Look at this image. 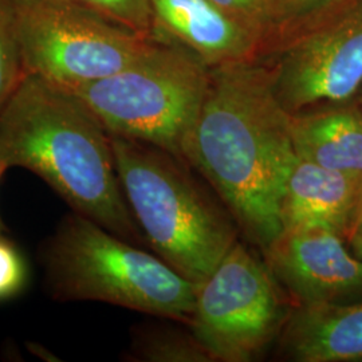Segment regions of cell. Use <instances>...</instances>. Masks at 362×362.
I'll list each match as a JSON object with an SVG mask.
<instances>
[{"instance_id":"cell-1","label":"cell","mask_w":362,"mask_h":362,"mask_svg":"<svg viewBox=\"0 0 362 362\" xmlns=\"http://www.w3.org/2000/svg\"><path fill=\"white\" fill-rule=\"evenodd\" d=\"M297 158L290 113L275 94L269 66L255 59L209 69L184 160L207 179L262 252L282 233L281 200Z\"/></svg>"},{"instance_id":"cell-2","label":"cell","mask_w":362,"mask_h":362,"mask_svg":"<svg viewBox=\"0 0 362 362\" xmlns=\"http://www.w3.org/2000/svg\"><path fill=\"white\" fill-rule=\"evenodd\" d=\"M0 163L35 173L73 212L146 245L119 182L110 133L73 91L25 73L0 110Z\"/></svg>"},{"instance_id":"cell-3","label":"cell","mask_w":362,"mask_h":362,"mask_svg":"<svg viewBox=\"0 0 362 362\" xmlns=\"http://www.w3.org/2000/svg\"><path fill=\"white\" fill-rule=\"evenodd\" d=\"M110 140L122 191L146 245L202 285L238 242L233 216L167 151L116 134Z\"/></svg>"},{"instance_id":"cell-4","label":"cell","mask_w":362,"mask_h":362,"mask_svg":"<svg viewBox=\"0 0 362 362\" xmlns=\"http://www.w3.org/2000/svg\"><path fill=\"white\" fill-rule=\"evenodd\" d=\"M45 281L59 302L95 300L191 324L199 286L140 246L77 212L66 215L42 251Z\"/></svg>"},{"instance_id":"cell-5","label":"cell","mask_w":362,"mask_h":362,"mask_svg":"<svg viewBox=\"0 0 362 362\" xmlns=\"http://www.w3.org/2000/svg\"><path fill=\"white\" fill-rule=\"evenodd\" d=\"M157 35L153 47L133 65L69 90L110 134L155 145L185 163V148L207 94L209 67L175 40Z\"/></svg>"},{"instance_id":"cell-6","label":"cell","mask_w":362,"mask_h":362,"mask_svg":"<svg viewBox=\"0 0 362 362\" xmlns=\"http://www.w3.org/2000/svg\"><path fill=\"white\" fill-rule=\"evenodd\" d=\"M13 3L25 73L66 89L122 71L158 38L73 0Z\"/></svg>"},{"instance_id":"cell-7","label":"cell","mask_w":362,"mask_h":362,"mask_svg":"<svg viewBox=\"0 0 362 362\" xmlns=\"http://www.w3.org/2000/svg\"><path fill=\"white\" fill-rule=\"evenodd\" d=\"M293 306L264 259L236 242L199 286L189 329L215 362L255 361Z\"/></svg>"},{"instance_id":"cell-8","label":"cell","mask_w":362,"mask_h":362,"mask_svg":"<svg viewBox=\"0 0 362 362\" xmlns=\"http://www.w3.org/2000/svg\"><path fill=\"white\" fill-rule=\"evenodd\" d=\"M272 47L274 90L290 115L350 101L362 88V0H338L286 28Z\"/></svg>"},{"instance_id":"cell-9","label":"cell","mask_w":362,"mask_h":362,"mask_svg":"<svg viewBox=\"0 0 362 362\" xmlns=\"http://www.w3.org/2000/svg\"><path fill=\"white\" fill-rule=\"evenodd\" d=\"M341 235L321 227L284 230L263 252L294 305L342 302L362 296V260Z\"/></svg>"},{"instance_id":"cell-10","label":"cell","mask_w":362,"mask_h":362,"mask_svg":"<svg viewBox=\"0 0 362 362\" xmlns=\"http://www.w3.org/2000/svg\"><path fill=\"white\" fill-rule=\"evenodd\" d=\"M158 34L194 52L206 65L255 61L263 40L212 0H151Z\"/></svg>"},{"instance_id":"cell-11","label":"cell","mask_w":362,"mask_h":362,"mask_svg":"<svg viewBox=\"0 0 362 362\" xmlns=\"http://www.w3.org/2000/svg\"><path fill=\"white\" fill-rule=\"evenodd\" d=\"M275 344L286 361H362V302L294 305Z\"/></svg>"},{"instance_id":"cell-12","label":"cell","mask_w":362,"mask_h":362,"mask_svg":"<svg viewBox=\"0 0 362 362\" xmlns=\"http://www.w3.org/2000/svg\"><path fill=\"white\" fill-rule=\"evenodd\" d=\"M361 184L362 177L297 158L281 200L282 231L321 227L348 242Z\"/></svg>"},{"instance_id":"cell-13","label":"cell","mask_w":362,"mask_h":362,"mask_svg":"<svg viewBox=\"0 0 362 362\" xmlns=\"http://www.w3.org/2000/svg\"><path fill=\"white\" fill-rule=\"evenodd\" d=\"M298 158L362 177V109L357 103L321 105L290 115Z\"/></svg>"},{"instance_id":"cell-14","label":"cell","mask_w":362,"mask_h":362,"mask_svg":"<svg viewBox=\"0 0 362 362\" xmlns=\"http://www.w3.org/2000/svg\"><path fill=\"white\" fill-rule=\"evenodd\" d=\"M129 361L215 362L194 332L170 325H146L132 337Z\"/></svg>"},{"instance_id":"cell-15","label":"cell","mask_w":362,"mask_h":362,"mask_svg":"<svg viewBox=\"0 0 362 362\" xmlns=\"http://www.w3.org/2000/svg\"><path fill=\"white\" fill-rule=\"evenodd\" d=\"M25 76L13 0H0V110Z\"/></svg>"},{"instance_id":"cell-16","label":"cell","mask_w":362,"mask_h":362,"mask_svg":"<svg viewBox=\"0 0 362 362\" xmlns=\"http://www.w3.org/2000/svg\"><path fill=\"white\" fill-rule=\"evenodd\" d=\"M263 40L267 52L282 22L284 0H212Z\"/></svg>"},{"instance_id":"cell-17","label":"cell","mask_w":362,"mask_h":362,"mask_svg":"<svg viewBox=\"0 0 362 362\" xmlns=\"http://www.w3.org/2000/svg\"><path fill=\"white\" fill-rule=\"evenodd\" d=\"M104 13L125 26L145 34H156L155 13L151 0H73Z\"/></svg>"},{"instance_id":"cell-18","label":"cell","mask_w":362,"mask_h":362,"mask_svg":"<svg viewBox=\"0 0 362 362\" xmlns=\"http://www.w3.org/2000/svg\"><path fill=\"white\" fill-rule=\"evenodd\" d=\"M27 284L26 259L10 238L0 233V302L22 294Z\"/></svg>"},{"instance_id":"cell-19","label":"cell","mask_w":362,"mask_h":362,"mask_svg":"<svg viewBox=\"0 0 362 362\" xmlns=\"http://www.w3.org/2000/svg\"><path fill=\"white\" fill-rule=\"evenodd\" d=\"M336 1L338 0H284L282 22H281L278 35H276V38L274 39V42L285 31L286 28L293 26L294 23L310 16L313 13L321 11L322 8L336 3ZM274 42H272V45H274Z\"/></svg>"},{"instance_id":"cell-20","label":"cell","mask_w":362,"mask_h":362,"mask_svg":"<svg viewBox=\"0 0 362 362\" xmlns=\"http://www.w3.org/2000/svg\"><path fill=\"white\" fill-rule=\"evenodd\" d=\"M356 238H362V184L358 202H357V207H356V212H354V218H353V223H351V227H350L348 242L356 239Z\"/></svg>"},{"instance_id":"cell-21","label":"cell","mask_w":362,"mask_h":362,"mask_svg":"<svg viewBox=\"0 0 362 362\" xmlns=\"http://www.w3.org/2000/svg\"><path fill=\"white\" fill-rule=\"evenodd\" d=\"M350 250L353 251V254L358 259L362 260V238H356L353 240H350Z\"/></svg>"},{"instance_id":"cell-22","label":"cell","mask_w":362,"mask_h":362,"mask_svg":"<svg viewBox=\"0 0 362 362\" xmlns=\"http://www.w3.org/2000/svg\"><path fill=\"white\" fill-rule=\"evenodd\" d=\"M7 170V168L0 163V179H1V176H3V173ZM6 233V226L3 224V221H1V218H0V233Z\"/></svg>"},{"instance_id":"cell-23","label":"cell","mask_w":362,"mask_h":362,"mask_svg":"<svg viewBox=\"0 0 362 362\" xmlns=\"http://www.w3.org/2000/svg\"><path fill=\"white\" fill-rule=\"evenodd\" d=\"M357 94H358V97H357V104H358V106L362 109V88Z\"/></svg>"}]
</instances>
